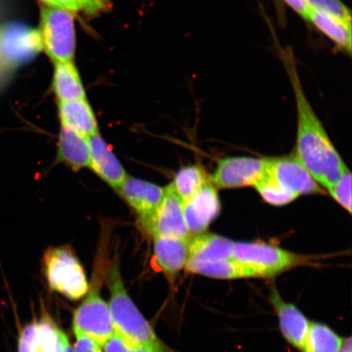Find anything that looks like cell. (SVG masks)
Here are the masks:
<instances>
[{
  "instance_id": "obj_1",
  "label": "cell",
  "mask_w": 352,
  "mask_h": 352,
  "mask_svg": "<svg viewBox=\"0 0 352 352\" xmlns=\"http://www.w3.org/2000/svg\"><path fill=\"white\" fill-rule=\"evenodd\" d=\"M283 54L284 64L296 100L298 133L296 155L316 182L328 189L340 178L346 165L307 98L292 52H283Z\"/></svg>"
},
{
  "instance_id": "obj_2",
  "label": "cell",
  "mask_w": 352,
  "mask_h": 352,
  "mask_svg": "<svg viewBox=\"0 0 352 352\" xmlns=\"http://www.w3.org/2000/svg\"><path fill=\"white\" fill-rule=\"evenodd\" d=\"M107 283L109 307L116 331L135 344L151 347L155 352H166V347L127 293L117 263L110 268Z\"/></svg>"
},
{
  "instance_id": "obj_3",
  "label": "cell",
  "mask_w": 352,
  "mask_h": 352,
  "mask_svg": "<svg viewBox=\"0 0 352 352\" xmlns=\"http://www.w3.org/2000/svg\"><path fill=\"white\" fill-rule=\"evenodd\" d=\"M38 32L43 50L54 64L74 60L76 34L73 12L63 8L43 6Z\"/></svg>"
},
{
  "instance_id": "obj_4",
  "label": "cell",
  "mask_w": 352,
  "mask_h": 352,
  "mask_svg": "<svg viewBox=\"0 0 352 352\" xmlns=\"http://www.w3.org/2000/svg\"><path fill=\"white\" fill-rule=\"evenodd\" d=\"M44 268L50 288L69 300H78L89 292L85 272L72 249L60 246L47 250Z\"/></svg>"
},
{
  "instance_id": "obj_5",
  "label": "cell",
  "mask_w": 352,
  "mask_h": 352,
  "mask_svg": "<svg viewBox=\"0 0 352 352\" xmlns=\"http://www.w3.org/2000/svg\"><path fill=\"white\" fill-rule=\"evenodd\" d=\"M232 258L250 266L258 277H270L303 265L308 258L262 242H235Z\"/></svg>"
},
{
  "instance_id": "obj_6",
  "label": "cell",
  "mask_w": 352,
  "mask_h": 352,
  "mask_svg": "<svg viewBox=\"0 0 352 352\" xmlns=\"http://www.w3.org/2000/svg\"><path fill=\"white\" fill-rule=\"evenodd\" d=\"M138 223L145 234L153 237H191L184 218V204L173 184L165 188L164 197L156 210L147 217L140 218Z\"/></svg>"
},
{
  "instance_id": "obj_7",
  "label": "cell",
  "mask_w": 352,
  "mask_h": 352,
  "mask_svg": "<svg viewBox=\"0 0 352 352\" xmlns=\"http://www.w3.org/2000/svg\"><path fill=\"white\" fill-rule=\"evenodd\" d=\"M86 296L85 300L74 311V330L85 333L103 345L116 332L109 305L96 290H91Z\"/></svg>"
},
{
  "instance_id": "obj_8",
  "label": "cell",
  "mask_w": 352,
  "mask_h": 352,
  "mask_svg": "<svg viewBox=\"0 0 352 352\" xmlns=\"http://www.w3.org/2000/svg\"><path fill=\"white\" fill-rule=\"evenodd\" d=\"M266 170L267 158L228 157L218 162L210 182L223 189L254 186Z\"/></svg>"
},
{
  "instance_id": "obj_9",
  "label": "cell",
  "mask_w": 352,
  "mask_h": 352,
  "mask_svg": "<svg viewBox=\"0 0 352 352\" xmlns=\"http://www.w3.org/2000/svg\"><path fill=\"white\" fill-rule=\"evenodd\" d=\"M266 173L272 176L280 187L298 197L302 195L324 193L296 154L267 158Z\"/></svg>"
},
{
  "instance_id": "obj_10",
  "label": "cell",
  "mask_w": 352,
  "mask_h": 352,
  "mask_svg": "<svg viewBox=\"0 0 352 352\" xmlns=\"http://www.w3.org/2000/svg\"><path fill=\"white\" fill-rule=\"evenodd\" d=\"M219 211L217 189L208 180L190 200L184 204V218L190 235L201 234L208 230Z\"/></svg>"
},
{
  "instance_id": "obj_11",
  "label": "cell",
  "mask_w": 352,
  "mask_h": 352,
  "mask_svg": "<svg viewBox=\"0 0 352 352\" xmlns=\"http://www.w3.org/2000/svg\"><path fill=\"white\" fill-rule=\"evenodd\" d=\"M270 302L278 316L284 338L289 344L302 352L310 321L296 305L285 302L276 288H272Z\"/></svg>"
},
{
  "instance_id": "obj_12",
  "label": "cell",
  "mask_w": 352,
  "mask_h": 352,
  "mask_svg": "<svg viewBox=\"0 0 352 352\" xmlns=\"http://www.w3.org/2000/svg\"><path fill=\"white\" fill-rule=\"evenodd\" d=\"M120 195L135 210L140 218L152 214L164 197L165 188L145 180L126 176L118 189Z\"/></svg>"
},
{
  "instance_id": "obj_13",
  "label": "cell",
  "mask_w": 352,
  "mask_h": 352,
  "mask_svg": "<svg viewBox=\"0 0 352 352\" xmlns=\"http://www.w3.org/2000/svg\"><path fill=\"white\" fill-rule=\"evenodd\" d=\"M92 170L113 188L118 189L126 178V173L116 154L99 133L89 139Z\"/></svg>"
},
{
  "instance_id": "obj_14",
  "label": "cell",
  "mask_w": 352,
  "mask_h": 352,
  "mask_svg": "<svg viewBox=\"0 0 352 352\" xmlns=\"http://www.w3.org/2000/svg\"><path fill=\"white\" fill-rule=\"evenodd\" d=\"M189 239L153 237V253L157 265L170 279H174L184 268L188 258Z\"/></svg>"
},
{
  "instance_id": "obj_15",
  "label": "cell",
  "mask_w": 352,
  "mask_h": 352,
  "mask_svg": "<svg viewBox=\"0 0 352 352\" xmlns=\"http://www.w3.org/2000/svg\"><path fill=\"white\" fill-rule=\"evenodd\" d=\"M58 114L61 126L89 139L98 132V123L87 99L59 101Z\"/></svg>"
},
{
  "instance_id": "obj_16",
  "label": "cell",
  "mask_w": 352,
  "mask_h": 352,
  "mask_svg": "<svg viewBox=\"0 0 352 352\" xmlns=\"http://www.w3.org/2000/svg\"><path fill=\"white\" fill-rule=\"evenodd\" d=\"M235 242L226 237L201 233L189 239L188 261H218L232 258Z\"/></svg>"
},
{
  "instance_id": "obj_17",
  "label": "cell",
  "mask_w": 352,
  "mask_h": 352,
  "mask_svg": "<svg viewBox=\"0 0 352 352\" xmlns=\"http://www.w3.org/2000/svg\"><path fill=\"white\" fill-rule=\"evenodd\" d=\"M89 140L68 127L61 126L57 160L74 170L90 166Z\"/></svg>"
},
{
  "instance_id": "obj_18",
  "label": "cell",
  "mask_w": 352,
  "mask_h": 352,
  "mask_svg": "<svg viewBox=\"0 0 352 352\" xmlns=\"http://www.w3.org/2000/svg\"><path fill=\"white\" fill-rule=\"evenodd\" d=\"M184 270L192 274L219 280L258 277L252 267L233 258L208 262L188 261Z\"/></svg>"
},
{
  "instance_id": "obj_19",
  "label": "cell",
  "mask_w": 352,
  "mask_h": 352,
  "mask_svg": "<svg viewBox=\"0 0 352 352\" xmlns=\"http://www.w3.org/2000/svg\"><path fill=\"white\" fill-rule=\"evenodd\" d=\"M52 90L59 101L86 99L85 88L74 60L54 64Z\"/></svg>"
},
{
  "instance_id": "obj_20",
  "label": "cell",
  "mask_w": 352,
  "mask_h": 352,
  "mask_svg": "<svg viewBox=\"0 0 352 352\" xmlns=\"http://www.w3.org/2000/svg\"><path fill=\"white\" fill-rule=\"evenodd\" d=\"M320 32L342 50L351 54V24L322 11L311 10L309 19Z\"/></svg>"
},
{
  "instance_id": "obj_21",
  "label": "cell",
  "mask_w": 352,
  "mask_h": 352,
  "mask_svg": "<svg viewBox=\"0 0 352 352\" xmlns=\"http://www.w3.org/2000/svg\"><path fill=\"white\" fill-rule=\"evenodd\" d=\"M344 341L327 325L310 322L302 352H340Z\"/></svg>"
},
{
  "instance_id": "obj_22",
  "label": "cell",
  "mask_w": 352,
  "mask_h": 352,
  "mask_svg": "<svg viewBox=\"0 0 352 352\" xmlns=\"http://www.w3.org/2000/svg\"><path fill=\"white\" fill-rule=\"evenodd\" d=\"M208 180L204 170L199 167L188 166L183 167L176 173L173 184L175 192L184 204L190 200Z\"/></svg>"
},
{
  "instance_id": "obj_23",
  "label": "cell",
  "mask_w": 352,
  "mask_h": 352,
  "mask_svg": "<svg viewBox=\"0 0 352 352\" xmlns=\"http://www.w3.org/2000/svg\"><path fill=\"white\" fill-rule=\"evenodd\" d=\"M254 187L264 200L274 206L289 204L298 197L294 193L280 187L267 173Z\"/></svg>"
},
{
  "instance_id": "obj_24",
  "label": "cell",
  "mask_w": 352,
  "mask_h": 352,
  "mask_svg": "<svg viewBox=\"0 0 352 352\" xmlns=\"http://www.w3.org/2000/svg\"><path fill=\"white\" fill-rule=\"evenodd\" d=\"M57 6L76 14L82 13L87 16H96L111 8L109 0H56Z\"/></svg>"
},
{
  "instance_id": "obj_25",
  "label": "cell",
  "mask_w": 352,
  "mask_h": 352,
  "mask_svg": "<svg viewBox=\"0 0 352 352\" xmlns=\"http://www.w3.org/2000/svg\"><path fill=\"white\" fill-rule=\"evenodd\" d=\"M334 200L351 213V173L347 166L343 169L340 178L328 188Z\"/></svg>"
},
{
  "instance_id": "obj_26",
  "label": "cell",
  "mask_w": 352,
  "mask_h": 352,
  "mask_svg": "<svg viewBox=\"0 0 352 352\" xmlns=\"http://www.w3.org/2000/svg\"><path fill=\"white\" fill-rule=\"evenodd\" d=\"M312 10L322 11L351 24V12L341 0H307Z\"/></svg>"
},
{
  "instance_id": "obj_27",
  "label": "cell",
  "mask_w": 352,
  "mask_h": 352,
  "mask_svg": "<svg viewBox=\"0 0 352 352\" xmlns=\"http://www.w3.org/2000/svg\"><path fill=\"white\" fill-rule=\"evenodd\" d=\"M19 352H41V333L38 323L28 324L22 330L19 338Z\"/></svg>"
},
{
  "instance_id": "obj_28",
  "label": "cell",
  "mask_w": 352,
  "mask_h": 352,
  "mask_svg": "<svg viewBox=\"0 0 352 352\" xmlns=\"http://www.w3.org/2000/svg\"><path fill=\"white\" fill-rule=\"evenodd\" d=\"M74 331L76 338V344L73 347L74 352H103L102 345L98 341L78 330Z\"/></svg>"
},
{
  "instance_id": "obj_29",
  "label": "cell",
  "mask_w": 352,
  "mask_h": 352,
  "mask_svg": "<svg viewBox=\"0 0 352 352\" xmlns=\"http://www.w3.org/2000/svg\"><path fill=\"white\" fill-rule=\"evenodd\" d=\"M132 342L118 332H114L107 341L103 343L104 352H127Z\"/></svg>"
},
{
  "instance_id": "obj_30",
  "label": "cell",
  "mask_w": 352,
  "mask_h": 352,
  "mask_svg": "<svg viewBox=\"0 0 352 352\" xmlns=\"http://www.w3.org/2000/svg\"><path fill=\"white\" fill-rule=\"evenodd\" d=\"M283 1L303 19L307 21L309 19L312 8L307 0H283Z\"/></svg>"
},
{
  "instance_id": "obj_31",
  "label": "cell",
  "mask_w": 352,
  "mask_h": 352,
  "mask_svg": "<svg viewBox=\"0 0 352 352\" xmlns=\"http://www.w3.org/2000/svg\"><path fill=\"white\" fill-rule=\"evenodd\" d=\"M127 352H155L151 347L132 343Z\"/></svg>"
},
{
  "instance_id": "obj_32",
  "label": "cell",
  "mask_w": 352,
  "mask_h": 352,
  "mask_svg": "<svg viewBox=\"0 0 352 352\" xmlns=\"http://www.w3.org/2000/svg\"><path fill=\"white\" fill-rule=\"evenodd\" d=\"M340 352H352L351 338H349L344 341Z\"/></svg>"
},
{
  "instance_id": "obj_33",
  "label": "cell",
  "mask_w": 352,
  "mask_h": 352,
  "mask_svg": "<svg viewBox=\"0 0 352 352\" xmlns=\"http://www.w3.org/2000/svg\"><path fill=\"white\" fill-rule=\"evenodd\" d=\"M39 1L42 3L43 6L58 7V6H57L56 0H39Z\"/></svg>"
},
{
  "instance_id": "obj_34",
  "label": "cell",
  "mask_w": 352,
  "mask_h": 352,
  "mask_svg": "<svg viewBox=\"0 0 352 352\" xmlns=\"http://www.w3.org/2000/svg\"><path fill=\"white\" fill-rule=\"evenodd\" d=\"M63 352H74V349L72 346L70 345L69 340L66 342Z\"/></svg>"
}]
</instances>
